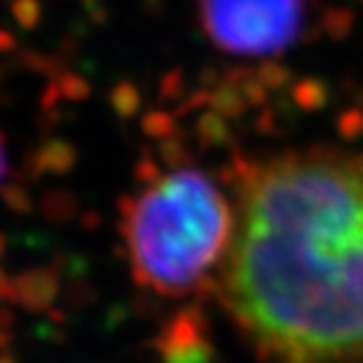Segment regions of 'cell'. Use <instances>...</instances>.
Returning a JSON list of instances; mask_svg holds the SVG:
<instances>
[{"label": "cell", "mask_w": 363, "mask_h": 363, "mask_svg": "<svg viewBox=\"0 0 363 363\" xmlns=\"http://www.w3.org/2000/svg\"><path fill=\"white\" fill-rule=\"evenodd\" d=\"M199 19L223 52L277 57L300 40L305 0H199Z\"/></svg>", "instance_id": "obj_3"}, {"label": "cell", "mask_w": 363, "mask_h": 363, "mask_svg": "<svg viewBox=\"0 0 363 363\" xmlns=\"http://www.w3.org/2000/svg\"><path fill=\"white\" fill-rule=\"evenodd\" d=\"M354 24V14L347 7H328L326 12L321 14V26L328 35L333 38H345L352 30Z\"/></svg>", "instance_id": "obj_4"}, {"label": "cell", "mask_w": 363, "mask_h": 363, "mask_svg": "<svg viewBox=\"0 0 363 363\" xmlns=\"http://www.w3.org/2000/svg\"><path fill=\"white\" fill-rule=\"evenodd\" d=\"M361 3H363V0H361Z\"/></svg>", "instance_id": "obj_6"}, {"label": "cell", "mask_w": 363, "mask_h": 363, "mask_svg": "<svg viewBox=\"0 0 363 363\" xmlns=\"http://www.w3.org/2000/svg\"><path fill=\"white\" fill-rule=\"evenodd\" d=\"M237 208L211 176L179 167L129 199L125 244L131 272L148 291L183 298L223 272Z\"/></svg>", "instance_id": "obj_2"}, {"label": "cell", "mask_w": 363, "mask_h": 363, "mask_svg": "<svg viewBox=\"0 0 363 363\" xmlns=\"http://www.w3.org/2000/svg\"><path fill=\"white\" fill-rule=\"evenodd\" d=\"M5 169H7V160H5V148H3V143H0V181H3V176H5Z\"/></svg>", "instance_id": "obj_5"}, {"label": "cell", "mask_w": 363, "mask_h": 363, "mask_svg": "<svg viewBox=\"0 0 363 363\" xmlns=\"http://www.w3.org/2000/svg\"><path fill=\"white\" fill-rule=\"evenodd\" d=\"M220 298L272 363H363V152L284 150L244 174Z\"/></svg>", "instance_id": "obj_1"}]
</instances>
